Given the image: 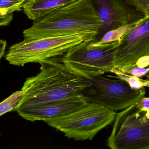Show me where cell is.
Segmentation results:
<instances>
[{
	"label": "cell",
	"mask_w": 149,
	"mask_h": 149,
	"mask_svg": "<svg viewBox=\"0 0 149 149\" xmlns=\"http://www.w3.org/2000/svg\"><path fill=\"white\" fill-rule=\"evenodd\" d=\"M103 23L92 0H77L59 8L23 32L24 39L81 35L96 40Z\"/></svg>",
	"instance_id": "obj_1"
},
{
	"label": "cell",
	"mask_w": 149,
	"mask_h": 149,
	"mask_svg": "<svg viewBox=\"0 0 149 149\" xmlns=\"http://www.w3.org/2000/svg\"><path fill=\"white\" fill-rule=\"evenodd\" d=\"M39 63L40 73L27 78L24 82L22 88L24 95L18 108L29 104L80 96L90 84L88 79L77 75L68 69L59 56Z\"/></svg>",
	"instance_id": "obj_2"
},
{
	"label": "cell",
	"mask_w": 149,
	"mask_h": 149,
	"mask_svg": "<svg viewBox=\"0 0 149 149\" xmlns=\"http://www.w3.org/2000/svg\"><path fill=\"white\" fill-rule=\"evenodd\" d=\"M116 114L115 111L103 105L88 102L65 116L43 121L69 138L91 140L100 131L114 123Z\"/></svg>",
	"instance_id": "obj_3"
},
{
	"label": "cell",
	"mask_w": 149,
	"mask_h": 149,
	"mask_svg": "<svg viewBox=\"0 0 149 149\" xmlns=\"http://www.w3.org/2000/svg\"><path fill=\"white\" fill-rule=\"evenodd\" d=\"M117 43V40L101 44L84 41L63 55V62L71 72L85 79L115 73L114 49Z\"/></svg>",
	"instance_id": "obj_4"
},
{
	"label": "cell",
	"mask_w": 149,
	"mask_h": 149,
	"mask_svg": "<svg viewBox=\"0 0 149 149\" xmlns=\"http://www.w3.org/2000/svg\"><path fill=\"white\" fill-rule=\"evenodd\" d=\"M88 40L81 35L24 39L10 47L5 56L9 64L23 66L49 58L64 55L73 47Z\"/></svg>",
	"instance_id": "obj_5"
},
{
	"label": "cell",
	"mask_w": 149,
	"mask_h": 149,
	"mask_svg": "<svg viewBox=\"0 0 149 149\" xmlns=\"http://www.w3.org/2000/svg\"><path fill=\"white\" fill-rule=\"evenodd\" d=\"M107 145L111 149H149V118L136 104L117 113Z\"/></svg>",
	"instance_id": "obj_6"
},
{
	"label": "cell",
	"mask_w": 149,
	"mask_h": 149,
	"mask_svg": "<svg viewBox=\"0 0 149 149\" xmlns=\"http://www.w3.org/2000/svg\"><path fill=\"white\" fill-rule=\"evenodd\" d=\"M88 80L90 84L82 93L86 101L115 111L123 110L136 104L146 93L145 87L135 88L121 78L111 79L101 75Z\"/></svg>",
	"instance_id": "obj_7"
},
{
	"label": "cell",
	"mask_w": 149,
	"mask_h": 149,
	"mask_svg": "<svg viewBox=\"0 0 149 149\" xmlns=\"http://www.w3.org/2000/svg\"><path fill=\"white\" fill-rule=\"evenodd\" d=\"M114 49L116 69L124 72L149 57V16L144 17L117 40Z\"/></svg>",
	"instance_id": "obj_8"
},
{
	"label": "cell",
	"mask_w": 149,
	"mask_h": 149,
	"mask_svg": "<svg viewBox=\"0 0 149 149\" xmlns=\"http://www.w3.org/2000/svg\"><path fill=\"white\" fill-rule=\"evenodd\" d=\"M95 4L103 25L96 40L108 32L138 22L143 15L129 5L125 0H92Z\"/></svg>",
	"instance_id": "obj_9"
},
{
	"label": "cell",
	"mask_w": 149,
	"mask_h": 149,
	"mask_svg": "<svg viewBox=\"0 0 149 149\" xmlns=\"http://www.w3.org/2000/svg\"><path fill=\"white\" fill-rule=\"evenodd\" d=\"M82 95L67 99L21 105L16 111L23 118L29 121H44L65 116L87 104Z\"/></svg>",
	"instance_id": "obj_10"
},
{
	"label": "cell",
	"mask_w": 149,
	"mask_h": 149,
	"mask_svg": "<svg viewBox=\"0 0 149 149\" xmlns=\"http://www.w3.org/2000/svg\"><path fill=\"white\" fill-rule=\"evenodd\" d=\"M77 0H28L23 6V11L28 18L36 21L54 10Z\"/></svg>",
	"instance_id": "obj_11"
},
{
	"label": "cell",
	"mask_w": 149,
	"mask_h": 149,
	"mask_svg": "<svg viewBox=\"0 0 149 149\" xmlns=\"http://www.w3.org/2000/svg\"><path fill=\"white\" fill-rule=\"evenodd\" d=\"M23 95L24 91L21 90L13 93L3 101L0 105V116H2L9 111L16 110Z\"/></svg>",
	"instance_id": "obj_12"
},
{
	"label": "cell",
	"mask_w": 149,
	"mask_h": 149,
	"mask_svg": "<svg viewBox=\"0 0 149 149\" xmlns=\"http://www.w3.org/2000/svg\"><path fill=\"white\" fill-rule=\"evenodd\" d=\"M28 0H0V15L13 14L23 9Z\"/></svg>",
	"instance_id": "obj_13"
},
{
	"label": "cell",
	"mask_w": 149,
	"mask_h": 149,
	"mask_svg": "<svg viewBox=\"0 0 149 149\" xmlns=\"http://www.w3.org/2000/svg\"><path fill=\"white\" fill-rule=\"evenodd\" d=\"M126 2L143 15L149 16V0H125Z\"/></svg>",
	"instance_id": "obj_14"
},
{
	"label": "cell",
	"mask_w": 149,
	"mask_h": 149,
	"mask_svg": "<svg viewBox=\"0 0 149 149\" xmlns=\"http://www.w3.org/2000/svg\"><path fill=\"white\" fill-rule=\"evenodd\" d=\"M13 14L1 15L0 26H8L13 20Z\"/></svg>",
	"instance_id": "obj_15"
},
{
	"label": "cell",
	"mask_w": 149,
	"mask_h": 149,
	"mask_svg": "<svg viewBox=\"0 0 149 149\" xmlns=\"http://www.w3.org/2000/svg\"><path fill=\"white\" fill-rule=\"evenodd\" d=\"M136 104L139 109L147 111L149 109V97H143L136 102Z\"/></svg>",
	"instance_id": "obj_16"
},
{
	"label": "cell",
	"mask_w": 149,
	"mask_h": 149,
	"mask_svg": "<svg viewBox=\"0 0 149 149\" xmlns=\"http://www.w3.org/2000/svg\"><path fill=\"white\" fill-rule=\"evenodd\" d=\"M0 44H1V58H2L6 52V47L7 46V42L3 40H0Z\"/></svg>",
	"instance_id": "obj_17"
},
{
	"label": "cell",
	"mask_w": 149,
	"mask_h": 149,
	"mask_svg": "<svg viewBox=\"0 0 149 149\" xmlns=\"http://www.w3.org/2000/svg\"><path fill=\"white\" fill-rule=\"evenodd\" d=\"M148 68V71H147V73H146L145 75L144 76L146 77V81L147 82L149 83V65L147 67Z\"/></svg>",
	"instance_id": "obj_18"
},
{
	"label": "cell",
	"mask_w": 149,
	"mask_h": 149,
	"mask_svg": "<svg viewBox=\"0 0 149 149\" xmlns=\"http://www.w3.org/2000/svg\"><path fill=\"white\" fill-rule=\"evenodd\" d=\"M146 116L149 118V109L146 111Z\"/></svg>",
	"instance_id": "obj_19"
}]
</instances>
